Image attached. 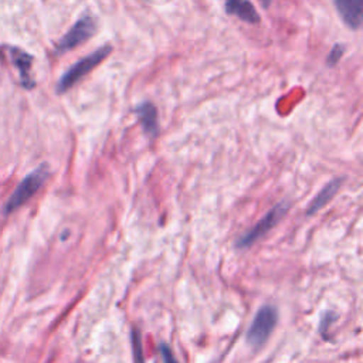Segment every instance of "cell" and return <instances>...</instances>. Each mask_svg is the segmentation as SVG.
I'll return each instance as SVG.
<instances>
[{"label": "cell", "mask_w": 363, "mask_h": 363, "mask_svg": "<svg viewBox=\"0 0 363 363\" xmlns=\"http://www.w3.org/2000/svg\"><path fill=\"white\" fill-rule=\"evenodd\" d=\"M159 353H160V356H162L163 363H179V362L176 360V357H174L172 349H170L166 343H162V345L159 346Z\"/></svg>", "instance_id": "7c38bea8"}, {"label": "cell", "mask_w": 363, "mask_h": 363, "mask_svg": "<svg viewBox=\"0 0 363 363\" xmlns=\"http://www.w3.org/2000/svg\"><path fill=\"white\" fill-rule=\"evenodd\" d=\"M343 51H345V47L342 45V44H335L333 47H332V50H330V52H329V55H328V65H335V64H337V61L340 60V57L343 55Z\"/></svg>", "instance_id": "8fae6325"}, {"label": "cell", "mask_w": 363, "mask_h": 363, "mask_svg": "<svg viewBox=\"0 0 363 363\" xmlns=\"http://www.w3.org/2000/svg\"><path fill=\"white\" fill-rule=\"evenodd\" d=\"M224 7L228 14H233L245 23L255 24L261 20L255 7L248 0H224Z\"/></svg>", "instance_id": "ba28073f"}, {"label": "cell", "mask_w": 363, "mask_h": 363, "mask_svg": "<svg viewBox=\"0 0 363 363\" xmlns=\"http://www.w3.org/2000/svg\"><path fill=\"white\" fill-rule=\"evenodd\" d=\"M14 60H16V64L20 69V78L23 81V85L26 88H31L34 86V82L31 81V77H30V65H31V57L21 52V51H14Z\"/></svg>", "instance_id": "30bf717a"}, {"label": "cell", "mask_w": 363, "mask_h": 363, "mask_svg": "<svg viewBox=\"0 0 363 363\" xmlns=\"http://www.w3.org/2000/svg\"><path fill=\"white\" fill-rule=\"evenodd\" d=\"M135 113L145 130L146 135L150 138L157 136L159 133V123H157V111L156 106L150 102H143L135 108Z\"/></svg>", "instance_id": "52a82bcc"}, {"label": "cell", "mask_w": 363, "mask_h": 363, "mask_svg": "<svg viewBox=\"0 0 363 363\" xmlns=\"http://www.w3.org/2000/svg\"><path fill=\"white\" fill-rule=\"evenodd\" d=\"M95 30H96V23H95L94 17H91V16L81 17L67 31V34L58 41V44L55 45V52L62 54V52H67V51L75 48L77 45H79V44L85 43L88 38H91L94 35Z\"/></svg>", "instance_id": "3957f363"}, {"label": "cell", "mask_w": 363, "mask_h": 363, "mask_svg": "<svg viewBox=\"0 0 363 363\" xmlns=\"http://www.w3.org/2000/svg\"><path fill=\"white\" fill-rule=\"evenodd\" d=\"M335 7L349 28L357 30L362 26L363 0H335Z\"/></svg>", "instance_id": "8992f818"}, {"label": "cell", "mask_w": 363, "mask_h": 363, "mask_svg": "<svg viewBox=\"0 0 363 363\" xmlns=\"http://www.w3.org/2000/svg\"><path fill=\"white\" fill-rule=\"evenodd\" d=\"M271 1H272V0H262V4H264V7H268V6L271 4Z\"/></svg>", "instance_id": "4fadbf2b"}, {"label": "cell", "mask_w": 363, "mask_h": 363, "mask_svg": "<svg viewBox=\"0 0 363 363\" xmlns=\"http://www.w3.org/2000/svg\"><path fill=\"white\" fill-rule=\"evenodd\" d=\"M112 51V47L109 44H105L95 50L94 52L85 55L82 60L77 61L69 69L65 71V74L60 78L57 84V92L64 94L67 92L71 86H74L82 77H85L88 72H91L99 62H102L109 52Z\"/></svg>", "instance_id": "6da1fadb"}, {"label": "cell", "mask_w": 363, "mask_h": 363, "mask_svg": "<svg viewBox=\"0 0 363 363\" xmlns=\"http://www.w3.org/2000/svg\"><path fill=\"white\" fill-rule=\"evenodd\" d=\"M278 322V312L277 308L272 305H264L258 309L248 332H247V342L252 347L262 346Z\"/></svg>", "instance_id": "7a4b0ae2"}, {"label": "cell", "mask_w": 363, "mask_h": 363, "mask_svg": "<svg viewBox=\"0 0 363 363\" xmlns=\"http://www.w3.org/2000/svg\"><path fill=\"white\" fill-rule=\"evenodd\" d=\"M288 206L285 203H279L275 207H272L252 228H250L245 234H242L237 240V247L238 248H247L252 245L259 237H262L265 233H268L286 213Z\"/></svg>", "instance_id": "277c9868"}, {"label": "cell", "mask_w": 363, "mask_h": 363, "mask_svg": "<svg viewBox=\"0 0 363 363\" xmlns=\"http://www.w3.org/2000/svg\"><path fill=\"white\" fill-rule=\"evenodd\" d=\"M47 177V169L43 166L40 169H37L35 172L30 173L14 190V193L11 194V197L9 199V203L6 206L7 211H13L17 207H20L21 204H24L31 196H34L37 193V190L43 186L44 180Z\"/></svg>", "instance_id": "5b68a950"}, {"label": "cell", "mask_w": 363, "mask_h": 363, "mask_svg": "<svg viewBox=\"0 0 363 363\" xmlns=\"http://www.w3.org/2000/svg\"><path fill=\"white\" fill-rule=\"evenodd\" d=\"M339 186H340V179H335V180H332L330 183H328V184L315 196V199L311 201V204H309L308 208H306V213H308V214H313V213H316L319 208H322V207L335 196V193L337 191Z\"/></svg>", "instance_id": "9c48e42d"}]
</instances>
